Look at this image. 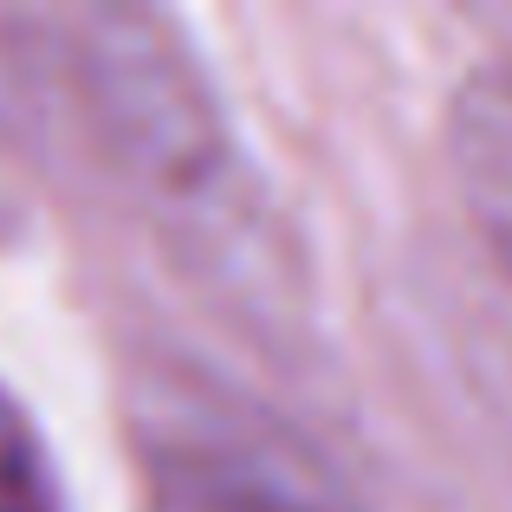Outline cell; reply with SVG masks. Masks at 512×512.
Here are the masks:
<instances>
[{
	"mask_svg": "<svg viewBox=\"0 0 512 512\" xmlns=\"http://www.w3.org/2000/svg\"><path fill=\"white\" fill-rule=\"evenodd\" d=\"M0 104L46 124L182 247L227 253L253 188L195 46L150 7L0 13Z\"/></svg>",
	"mask_w": 512,
	"mask_h": 512,
	"instance_id": "1",
	"label": "cell"
},
{
	"mask_svg": "<svg viewBox=\"0 0 512 512\" xmlns=\"http://www.w3.org/2000/svg\"><path fill=\"white\" fill-rule=\"evenodd\" d=\"M143 487L150 512H318L312 493L260 454V441H234L214 428L156 441Z\"/></svg>",
	"mask_w": 512,
	"mask_h": 512,
	"instance_id": "2",
	"label": "cell"
},
{
	"mask_svg": "<svg viewBox=\"0 0 512 512\" xmlns=\"http://www.w3.org/2000/svg\"><path fill=\"white\" fill-rule=\"evenodd\" d=\"M454 175L487 247L512 273V72H480L454 98Z\"/></svg>",
	"mask_w": 512,
	"mask_h": 512,
	"instance_id": "3",
	"label": "cell"
},
{
	"mask_svg": "<svg viewBox=\"0 0 512 512\" xmlns=\"http://www.w3.org/2000/svg\"><path fill=\"white\" fill-rule=\"evenodd\" d=\"M0 512H65L52 448L7 383H0Z\"/></svg>",
	"mask_w": 512,
	"mask_h": 512,
	"instance_id": "4",
	"label": "cell"
}]
</instances>
